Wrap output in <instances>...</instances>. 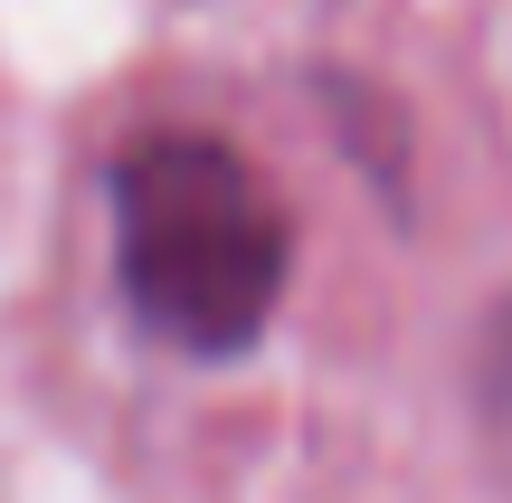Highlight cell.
<instances>
[{"label": "cell", "instance_id": "obj_2", "mask_svg": "<svg viewBox=\"0 0 512 503\" xmlns=\"http://www.w3.org/2000/svg\"><path fill=\"white\" fill-rule=\"evenodd\" d=\"M475 418H484V456L512 485V304L484 323V352H475Z\"/></svg>", "mask_w": 512, "mask_h": 503}, {"label": "cell", "instance_id": "obj_1", "mask_svg": "<svg viewBox=\"0 0 512 503\" xmlns=\"http://www.w3.org/2000/svg\"><path fill=\"white\" fill-rule=\"evenodd\" d=\"M294 228L209 133H152L114 162V285L162 352L228 361L285 304Z\"/></svg>", "mask_w": 512, "mask_h": 503}]
</instances>
